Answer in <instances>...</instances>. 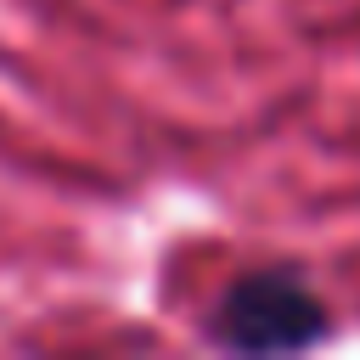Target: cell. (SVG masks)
<instances>
[{
  "label": "cell",
  "instance_id": "obj_1",
  "mask_svg": "<svg viewBox=\"0 0 360 360\" xmlns=\"http://www.w3.org/2000/svg\"><path fill=\"white\" fill-rule=\"evenodd\" d=\"M214 338L242 349V354H281V349H309L326 338V304L287 270H259L225 287L214 309Z\"/></svg>",
  "mask_w": 360,
  "mask_h": 360
}]
</instances>
